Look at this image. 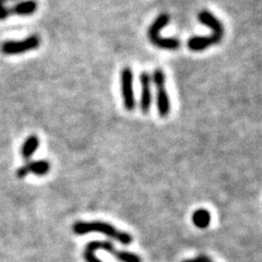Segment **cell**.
Masks as SVG:
<instances>
[{"mask_svg": "<svg viewBox=\"0 0 262 262\" xmlns=\"http://www.w3.org/2000/svg\"><path fill=\"white\" fill-rule=\"evenodd\" d=\"M72 229L73 233L77 235H84L92 232L102 233L106 236L111 237V238H114L115 241L121 243L122 245H130L134 241L133 236L129 233L118 231V229L112 224L100 222V221H94V222H77L73 225Z\"/></svg>", "mask_w": 262, "mask_h": 262, "instance_id": "cell-1", "label": "cell"}, {"mask_svg": "<svg viewBox=\"0 0 262 262\" xmlns=\"http://www.w3.org/2000/svg\"><path fill=\"white\" fill-rule=\"evenodd\" d=\"M152 81L157 89V108L161 117H166L170 112V98L166 90V77L160 68L155 69Z\"/></svg>", "mask_w": 262, "mask_h": 262, "instance_id": "cell-2", "label": "cell"}, {"mask_svg": "<svg viewBox=\"0 0 262 262\" xmlns=\"http://www.w3.org/2000/svg\"><path fill=\"white\" fill-rule=\"evenodd\" d=\"M120 90L121 98L125 108L128 112L134 111L136 107V97L134 91V72L131 68L126 67L120 72Z\"/></svg>", "mask_w": 262, "mask_h": 262, "instance_id": "cell-3", "label": "cell"}, {"mask_svg": "<svg viewBox=\"0 0 262 262\" xmlns=\"http://www.w3.org/2000/svg\"><path fill=\"white\" fill-rule=\"evenodd\" d=\"M40 45V38L37 35H31L22 40H7L3 43L2 52L5 55H20L37 49Z\"/></svg>", "mask_w": 262, "mask_h": 262, "instance_id": "cell-4", "label": "cell"}, {"mask_svg": "<svg viewBox=\"0 0 262 262\" xmlns=\"http://www.w3.org/2000/svg\"><path fill=\"white\" fill-rule=\"evenodd\" d=\"M141 84V97H140V110L143 114H147L151 110L152 104V77L149 72L143 71L140 75Z\"/></svg>", "mask_w": 262, "mask_h": 262, "instance_id": "cell-5", "label": "cell"}, {"mask_svg": "<svg viewBox=\"0 0 262 262\" xmlns=\"http://www.w3.org/2000/svg\"><path fill=\"white\" fill-rule=\"evenodd\" d=\"M49 169H51V164L47 161H35V162H28L16 170V177L22 179L26 178L30 173L36 176H44L46 175Z\"/></svg>", "mask_w": 262, "mask_h": 262, "instance_id": "cell-6", "label": "cell"}, {"mask_svg": "<svg viewBox=\"0 0 262 262\" xmlns=\"http://www.w3.org/2000/svg\"><path fill=\"white\" fill-rule=\"evenodd\" d=\"M198 20L204 26H207L209 29L213 31V35H215L220 39L223 38L224 35V28L223 24L221 22L216 16L211 13L208 10H202L198 14Z\"/></svg>", "mask_w": 262, "mask_h": 262, "instance_id": "cell-7", "label": "cell"}, {"mask_svg": "<svg viewBox=\"0 0 262 262\" xmlns=\"http://www.w3.org/2000/svg\"><path fill=\"white\" fill-rule=\"evenodd\" d=\"M221 40L215 35H209V36H193L188 40V48L192 52H202L204 49L209 48L212 45H215L220 43Z\"/></svg>", "mask_w": 262, "mask_h": 262, "instance_id": "cell-8", "label": "cell"}, {"mask_svg": "<svg viewBox=\"0 0 262 262\" xmlns=\"http://www.w3.org/2000/svg\"><path fill=\"white\" fill-rule=\"evenodd\" d=\"M169 21H170V16L167 13L160 14L158 18L153 21L149 30H147V37H149V39L151 40V43H153L155 39H158L160 37L161 31L168 26Z\"/></svg>", "mask_w": 262, "mask_h": 262, "instance_id": "cell-9", "label": "cell"}, {"mask_svg": "<svg viewBox=\"0 0 262 262\" xmlns=\"http://www.w3.org/2000/svg\"><path fill=\"white\" fill-rule=\"evenodd\" d=\"M11 14L16 15H31L37 10L36 0H23L13 7L9 8Z\"/></svg>", "mask_w": 262, "mask_h": 262, "instance_id": "cell-10", "label": "cell"}, {"mask_svg": "<svg viewBox=\"0 0 262 262\" xmlns=\"http://www.w3.org/2000/svg\"><path fill=\"white\" fill-rule=\"evenodd\" d=\"M38 145H39V140L36 136L33 135L28 137L27 140L24 141L22 145V150H21L22 158L26 161H29L32 158V155L37 151Z\"/></svg>", "mask_w": 262, "mask_h": 262, "instance_id": "cell-11", "label": "cell"}, {"mask_svg": "<svg viewBox=\"0 0 262 262\" xmlns=\"http://www.w3.org/2000/svg\"><path fill=\"white\" fill-rule=\"evenodd\" d=\"M193 224L200 228L204 229L211 224V213L207 209H198L192 214Z\"/></svg>", "mask_w": 262, "mask_h": 262, "instance_id": "cell-12", "label": "cell"}, {"mask_svg": "<svg viewBox=\"0 0 262 262\" xmlns=\"http://www.w3.org/2000/svg\"><path fill=\"white\" fill-rule=\"evenodd\" d=\"M152 44L162 49H177L180 46V40L174 37L164 38L160 36L158 39H155Z\"/></svg>", "mask_w": 262, "mask_h": 262, "instance_id": "cell-13", "label": "cell"}, {"mask_svg": "<svg viewBox=\"0 0 262 262\" xmlns=\"http://www.w3.org/2000/svg\"><path fill=\"white\" fill-rule=\"evenodd\" d=\"M10 14L11 13H10L9 8H7L3 0H0V21H4L6 19H8Z\"/></svg>", "mask_w": 262, "mask_h": 262, "instance_id": "cell-14", "label": "cell"}, {"mask_svg": "<svg viewBox=\"0 0 262 262\" xmlns=\"http://www.w3.org/2000/svg\"><path fill=\"white\" fill-rule=\"evenodd\" d=\"M83 257H84V260L85 262H102L100 259H98L95 255L94 252L89 250V249H84V252H83Z\"/></svg>", "mask_w": 262, "mask_h": 262, "instance_id": "cell-15", "label": "cell"}, {"mask_svg": "<svg viewBox=\"0 0 262 262\" xmlns=\"http://www.w3.org/2000/svg\"><path fill=\"white\" fill-rule=\"evenodd\" d=\"M183 262H211V259L206 255H202V256L195 257L193 259H189V260H186Z\"/></svg>", "mask_w": 262, "mask_h": 262, "instance_id": "cell-16", "label": "cell"}, {"mask_svg": "<svg viewBox=\"0 0 262 262\" xmlns=\"http://www.w3.org/2000/svg\"><path fill=\"white\" fill-rule=\"evenodd\" d=\"M4 3H8V2H12V0H3Z\"/></svg>", "mask_w": 262, "mask_h": 262, "instance_id": "cell-17", "label": "cell"}]
</instances>
